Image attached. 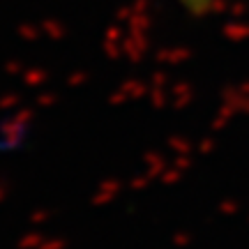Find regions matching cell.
I'll list each match as a JSON object with an SVG mask.
<instances>
[{
  "mask_svg": "<svg viewBox=\"0 0 249 249\" xmlns=\"http://www.w3.org/2000/svg\"><path fill=\"white\" fill-rule=\"evenodd\" d=\"M173 2H178L180 7L185 9V12H189V14L201 17V14H208L219 0H173Z\"/></svg>",
  "mask_w": 249,
  "mask_h": 249,
  "instance_id": "1",
  "label": "cell"
}]
</instances>
